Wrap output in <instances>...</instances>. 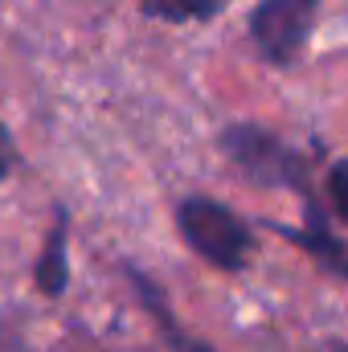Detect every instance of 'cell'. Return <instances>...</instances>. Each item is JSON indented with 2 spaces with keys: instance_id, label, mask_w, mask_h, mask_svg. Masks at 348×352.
I'll list each match as a JSON object with an SVG mask.
<instances>
[{
  "instance_id": "6da1fadb",
  "label": "cell",
  "mask_w": 348,
  "mask_h": 352,
  "mask_svg": "<svg viewBox=\"0 0 348 352\" xmlns=\"http://www.w3.org/2000/svg\"><path fill=\"white\" fill-rule=\"evenodd\" d=\"M221 148L230 156V164L246 180L266 184V188H295V192H312L307 184V164L295 148H287L279 135L262 131L254 123H230L221 131Z\"/></svg>"
},
{
  "instance_id": "30bf717a",
  "label": "cell",
  "mask_w": 348,
  "mask_h": 352,
  "mask_svg": "<svg viewBox=\"0 0 348 352\" xmlns=\"http://www.w3.org/2000/svg\"><path fill=\"white\" fill-rule=\"evenodd\" d=\"M320 352H348V344H328V349H320Z\"/></svg>"
},
{
  "instance_id": "5b68a950",
  "label": "cell",
  "mask_w": 348,
  "mask_h": 352,
  "mask_svg": "<svg viewBox=\"0 0 348 352\" xmlns=\"http://www.w3.org/2000/svg\"><path fill=\"white\" fill-rule=\"evenodd\" d=\"M33 278L50 299H58L66 291V283H70V217L62 209H58L54 230L45 234V246H41V258L33 266Z\"/></svg>"
},
{
  "instance_id": "ba28073f",
  "label": "cell",
  "mask_w": 348,
  "mask_h": 352,
  "mask_svg": "<svg viewBox=\"0 0 348 352\" xmlns=\"http://www.w3.org/2000/svg\"><path fill=\"white\" fill-rule=\"evenodd\" d=\"M328 205L340 221H348V160H336L328 168Z\"/></svg>"
},
{
  "instance_id": "9c48e42d",
  "label": "cell",
  "mask_w": 348,
  "mask_h": 352,
  "mask_svg": "<svg viewBox=\"0 0 348 352\" xmlns=\"http://www.w3.org/2000/svg\"><path fill=\"white\" fill-rule=\"evenodd\" d=\"M12 164H17V148H12V135H8V127L0 123V180L12 173Z\"/></svg>"
},
{
  "instance_id": "8992f818",
  "label": "cell",
  "mask_w": 348,
  "mask_h": 352,
  "mask_svg": "<svg viewBox=\"0 0 348 352\" xmlns=\"http://www.w3.org/2000/svg\"><path fill=\"white\" fill-rule=\"evenodd\" d=\"M131 283L140 287V299H144V307H148V311H152V316L160 320V332H164V340L173 344V352H213L209 344H205V340H193V336H184V332L176 328L173 307H168V303L160 299V291H156V287H152V283H148V278H144L140 270H131Z\"/></svg>"
},
{
  "instance_id": "3957f363",
  "label": "cell",
  "mask_w": 348,
  "mask_h": 352,
  "mask_svg": "<svg viewBox=\"0 0 348 352\" xmlns=\"http://www.w3.org/2000/svg\"><path fill=\"white\" fill-rule=\"evenodd\" d=\"M320 0H262L250 12V37L262 50L266 62L274 66H291L312 33V16H316Z\"/></svg>"
},
{
  "instance_id": "7a4b0ae2",
  "label": "cell",
  "mask_w": 348,
  "mask_h": 352,
  "mask_svg": "<svg viewBox=\"0 0 348 352\" xmlns=\"http://www.w3.org/2000/svg\"><path fill=\"white\" fill-rule=\"evenodd\" d=\"M176 226H180L184 242H188L205 263L221 266V270H242L250 246H254L250 226H246L234 209H226L221 201H209V197H188V201H180Z\"/></svg>"
},
{
  "instance_id": "52a82bcc",
  "label": "cell",
  "mask_w": 348,
  "mask_h": 352,
  "mask_svg": "<svg viewBox=\"0 0 348 352\" xmlns=\"http://www.w3.org/2000/svg\"><path fill=\"white\" fill-rule=\"evenodd\" d=\"M226 8V0H144V12L168 25H184V21H213Z\"/></svg>"
},
{
  "instance_id": "277c9868",
  "label": "cell",
  "mask_w": 348,
  "mask_h": 352,
  "mask_svg": "<svg viewBox=\"0 0 348 352\" xmlns=\"http://www.w3.org/2000/svg\"><path fill=\"white\" fill-rule=\"evenodd\" d=\"M274 234H283L287 242H295L299 250H307L316 263H324L328 270H336L340 278H348V242H340L336 234H332V221H328V213H324V205L316 201V192H307L303 197V226L299 230H287V226H279V221H266Z\"/></svg>"
}]
</instances>
